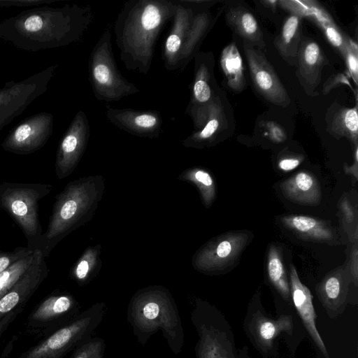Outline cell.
Here are the masks:
<instances>
[{
  "mask_svg": "<svg viewBox=\"0 0 358 358\" xmlns=\"http://www.w3.org/2000/svg\"><path fill=\"white\" fill-rule=\"evenodd\" d=\"M90 6H41L0 22V38L24 51L37 52L80 42L92 24Z\"/></svg>",
  "mask_w": 358,
  "mask_h": 358,
  "instance_id": "cell-1",
  "label": "cell"
},
{
  "mask_svg": "<svg viewBox=\"0 0 358 358\" xmlns=\"http://www.w3.org/2000/svg\"><path fill=\"white\" fill-rule=\"evenodd\" d=\"M176 8V0H130L124 4L113 31L120 59L128 70L148 73L158 38Z\"/></svg>",
  "mask_w": 358,
  "mask_h": 358,
  "instance_id": "cell-2",
  "label": "cell"
},
{
  "mask_svg": "<svg viewBox=\"0 0 358 358\" xmlns=\"http://www.w3.org/2000/svg\"><path fill=\"white\" fill-rule=\"evenodd\" d=\"M127 319L142 346L160 330L171 351L176 355L181 352L184 329L176 303L166 289L152 286L138 291L129 303Z\"/></svg>",
  "mask_w": 358,
  "mask_h": 358,
  "instance_id": "cell-3",
  "label": "cell"
},
{
  "mask_svg": "<svg viewBox=\"0 0 358 358\" xmlns=\"http://www.w3.org/2000/svg\"><path fill=\"white\" fill-rule=\"evenodd\" d=\"M52 189V185L44 183L0 184V208L18 225L27 239V247L33 250H38L44 233L38 203Z\"/></svg>",
  "mask_w": 358,
  "mask_h": 358,
  "instance_id": "cell-4",
  "label": "cell"
},
{
  "mask_svg": "<svg viewBox=\"0 0 358 358\" xmlns=\"http://www.w3.org/2000/svg\"><path fill=\"white\" fill-rule=\"evenodd\" d=\"M89 210V181L80 179L69 183L56 196L38 248L45 258L60 241L85 221Z\"/></svg>",
  "mask_w": 358,
  "mask_h": 358,
  "instance_id": "cell-5",
  "label": "cell"
},
{
  "mask_svg": "<svg viewBox=\"0 0 358 358\" xmlns=\"http://www.w3.org/2000/svg\"><path fill=\"white\" fill-rule=\"evenodd\" d=\"M88 74L94 96L100 101H118L140 92L139 88L124 77L117 69L113 53L110 24L90 54Z\"/></svg>",
  "mask_w": 358,
  "mask_h": 358,
  "instance_id": "cell-6",
  "label": "cell"
},
{
  "mask_svg": "<svg viewBox=\"0 0 358 358\" xmlns=\"http://www.w3.org/2000/svg\"><path fill=\"white\" fill-rule=\"evenodd\" d=\"M105 303L93 304L22 352L17 358H63L76 347L92 338L103 319Z\"/></svg>",
  "mask_w": 358,
  "mask_h": 358,
  "instance_id": "cell-7",
  "label": "cell"
},
{
  "mask_svg": "<svg viewBox=\"0 0 358 358\" xmlns=\"http://www.w3.org/2000/svg\"><path fill=\"white\" fill-rule=\"evenodd\" d=\"M58 64L48 66L20 81L10 80L0 88V131L43 94Z\"/></svg>",
  "mask_w": 358,
  "mask_h": 358,
  "instance_id": "cell-8",
  "label": "cell"
},
{
  "mask_svg": "<svg viewBox=\"0 0 358 358\" xmlns=\"http://www.w3.org/2000/svg\"><path fill=\"white\" fill-rule=\"evenodd\" d=\"M80 313L75 297L66 292L52 293L30 312L25 324L28 334L44 338L69 323Z\"/></svg>",
  "mask_w": 358,
  "mask_h": 358,
  "instance_id": "cell-9",
  "label": "cell"
},
{
  "mask_svg": "<svg viewBox=\"0 0 358 358\" xmlns=\"http://www.w3.org/2000/svg\"><path fill=\"white\" fill-rule=\"evenodd\" d=\"M191 321L198 334L196 358H235L231 341L220 327L215 310L198 300L191 312Z\"/></svg>",
  "mask_w": 358,
  "mask_h": 358,
  "instance_id": "cell-10",
  "label": "cell"
},
{
  "mask_svg": "<svg viewBox=\"0 0 358 358\" xmlns=\"http://www.w3.org/2000/svg\"><path fill=\"white\" fill-rule=\"evenodd\" d=\"M54 117L48 112L29 116L13 128L1 144L6 152L31 154L41 149L53 132Z\"/></svg>",
  "mask_w": 358,
  "mask_h": 358,
  "instance_id": "cell-11",
  "label": "cell"
},
{
  "mask_svg": "<svg viewBox=\"0 0 358 358\" xmlns=\"http://www.w3.org/2000/svg\"><path fill=\"white\" fill-rule=\"evenodd\" d=\"M245 231H229L208 243L199 252L196 264L202 271L213 273L232 266L249 243Z\"/></svg>",
  "mask_w": 358,
  "mask_h": 358,
  "instance_id": "cell-12",
  "label": "cell"
},
{
  "mask_svg": "<svg viewBox=\"0 0 358 358\" xmlns=\"http://www.w3.org/2000/svg\"><path fill=\"white\" fill-rule=\"evenodd\" d=\"M90 136L88 118L79 110L60 139L55 164L59 179L69 176L76 169L87 148Z\"/></svg>",
  "mask_w": 358,
  "mask_h": 358,
  "instance_id": "cell-13",
  "label": "cell"
},
{
  "mask_svg": "<svg viewBox=\"0 0 358 358\" xmlns=\"http://www.w3.org/2000/svg\"><path fill=\"white\" fill-rule=\"evenodd\" d=\"M250 74L258 92L268 101L285 107L290 103L286 89L273 68L259 50L243 42Z\"/></svg>",
  "mask_w": 358,
  "mask_h": 358,
  "instance_id": "cell-14",
  "label": "cell"
},
{
  "mask_svg": "<svg viewBox=\"0 0 358 358\" xmlns=\"http://www.w3.org/2000/svg\"><path fill=\"white\" fill-rule=\"evenodd\" d=\"M48 273L45 257L40 250H34V259L29 268L0 299V320L15 310H22Z\"/></svg>",
  "mask_w": 358,
  "mask_h": 358,
  "instance_id": "cell-15",
  "label": "cell"
},
{
  "mask_svg": "<svg viewBox=\"0 0 358 358\" xmlns=\"http://www.w3.org/2000/svg\"><path fill=\"white\" fill-rule=\"evenodd\" d=\"M106 116L112 124L134 136L154 138L159 137L162 131L163 120L158 110L107 106Z\"/></svg>",
  "mask_w": 358,
  "mask_h": 358,
  "instance_id": "cell-16",
  "label": "cell"
},
{
  "mask_svg": "<svg viewBox=\"0 0 358 358\" xmlns=\"http://www.w3.org/2000/svg\"><path fill=\"white\" fill-rule=\"evenodd\" d=\"M352 281L348 263L328 273L316 287V293L331 319L343 313Z\"/></svg>",
  "mask_w": 358,
  "mask_h": 358,
  "instance_id": "cell-17",
  "label": "cell"
},
{
  "mask_svg": "<svg viewBox=\"0 0 358 358\" xmlns=\"http://www.w3.org/2000/svg\"><path fill=\"white\" fill-rule=\"evenodd\" d=\"M194 131L183 139L185 147L199 148L213 142L224 128L226 118L220 100L215 97L192 117Z\"/></svg>",
  "mask_w": 358,
  "mask_h": 358,
  "instance_id": "cell-18",
  "label": "cell"
},
{
  "mask_svg": "<svg viewBox=\"0 0 358 358\" xmlns=\"http://www.w3.org/2000/svg\"><path fill=\"white\" fill-rule=\"evenodd\" d=\"M176 2L172 25L163 48L164 64L169 71L179 69L182 46L195 14V10L181 0H176Z\"/></svg>",
  "mask_w": 358,
  "mask_h": 358,
  "instance_id": "cell-19",
  "label": "cell"
},
{
  "mask_svg": "<svg viewBox=\"0 0 358 358\" xmlns=\"http://www.w3.org/2000/svg\"><path fill=\"white\" fill-rule=\"evenodd\" d=\"M289 280L293 303L306 330L321 352L326 358H329L325 345L315 325L316 315L313 304V296L309 289L300 280L293 264L289 266Z\"/></svg>",
  "mask_w": 358,
  "mask_h": 358,
  "instance_id": "cell-20",
  "label": "cell"
},
{
  "mask_svg": "<svg viewBox=\"0 0 358 358\" xmlns=\"http://www.w3.org/2000/svg\"><path fill=\"white\" fill-rule=\"evenodd\" d=\"M283 195L289 201L305 206H317L322 200L321 187L316 177L300 171L280 184Z\"/></svg>",
  "mask_w": 358,
  "mask_h": 358,
  "instance_id": "cell-21",
  "label": "cell"
},
{
  "mask_svg": "<svg viewBox=\"0 0 358 358\" xmlns=\"http://www.w3.org/2000/svg\"><path fill=\"white\" fill-rule=\"evenodd\" d=\"M298 75L306 90H314L320 82L324 57L318 44L310 39L300 41L298 52Z\"/></svg>",
  "mask_w": 358,
  "mask_h": 358,
  "instance_id": "cell-22",
  "label": "cell"
},
{
  "mask_svg": "<svg viewBox=\"0 0 358 358\" xmlns=\"http://www.w3.org/2000/svg\"><path fill=\"white\" fill-rule=\"evenodd\" d=\"M249 329L257 346L268 351L273 348L274 341L282 332L292 335L293 320L287 315H282L274 320L257 313L252 318Z\"/></svg>",
  "mask_w": 358,
  "mask_h": 358,
  "instance_id": "cell-23",
  "label": "cell"
},
{
  "mask_svg": "<svg viewBox=\"0 0 358 358\" xmlns=\"http://www.w3.org/2000/svg\"><path fill=\"white\" fill-rule=\"evenodd\" d=\"M281 222L285 228L304 240L330 242L335 238L329 223L320 219L301 215H289L283 216Z\"/></svg>",
  "mask_w": 358,
  "mask_h": 358,
  "instance_id": "cell-24",
  "label": "cell"
},
{
  "mask_svg": "<svg viewBox=\"0 0 358 358\" xmlns=\"http://www.w3.org/2000/svg\"><path fill=\"white\" fill-rule=\"evenodd\" d=\"M194 75L191 87V96L185 113L191 117L215 96L210 86L211 74L203 55L196 54Z\"/></svg>",
  "mask_w": 358,
  "mask_h": 358,
  "instance_id": "cell-25",
  "label": "cell"
},
{
  "mask_svg": "<svg viewBox=\"0 0 358 358\" xmlns=\"http://www.w3.org/2000/svg\"><path fill=\"white\" fill-rule=\"evenodd\" d=\"M226 18L228 24L240 35L244 41L251 45L264 47L262 33L254 15L245 8H232L227 11Z\"/></svg>",
  "mask_w": 358,
  "mask_h": 358,
  "instance_id": "cell-26",
  "label": "cell"
},
{
  "mask_svg": "<svg viewBox=\"0 0 358 358\" xmlns=\"http://www.w3.org/2000/svg\"><path fill=\"white\" fill-rule=\"evenodd\" d=\"M210 24V15L205 11L194 14L192 25L184 42L179 69L183 70L196 54L199 46Z\"/></svg>",
  "mask_w": 358,
  "mask_h": 358,
  "instance_id": "cell-27",
  "label": "cell"
},
{
  "mask_svg": "<svg viewBox=\"0 0 358 358\" xmlns=\"http://www.w3.org/2000/svg\"><path fill=\"white\" fill-rule=\"evenodd\" d=\"M220 66L229 87L235 91L242 90L245 85L241 56L235 43L226 46L221 54Z\"/></svg>",
  "mask_w": 358,
  "mask_h": 358,
  "instance_id": "cell-28",
  "label": "cell"
},
{
  "mask_svg": "<svg viewBox=\"0 0 358 358\" xmlns=\"http://www.w3.org/2000/svg\"><path fill=\"white\" fill-rule=\"evenodd\" d=\"M301 16L293 13L283 24L281 34L275 40V45L285 59L297 57L300 43V22Z\"/></svg>",
  "mask_w": 358,
  "mask_h": 358,
  "instance_id": "cell-29",
  "label": "cell"
},
{
  "mask_svg": "<svg viewBox=\"0 0 358 358\" xmlns=\"http://www.w3.org/2000/svg\"><path fill=\"white\" fill-rule=\"evenodd\" d=\"M331 131L340 136L348 138L357 146L358 114L357 108H342L333 115L329 123Z\"/></svg>",
  "mask_w": 358,
  "mask_h": 358,
  "instance_id": "cell-30",
  "label": "cell"
},
{
  "mask_svg": "<svg viewBox=\"0 0 358 358\" xmlns=\"http://www.w3.org/2000/svg\"><path fill=\"white\" fill-rule=\"evenodd\" d=\"M268 279L280 295L287 300L290 296L289 283L284 268L281 254L275 245H271L267 257Z\"/></svg>",
  "mask_w": 358,
  "mask_h": 358,
  "instance_id": "cell-31",
  "label": "cell"
},
{
  "mask_svg": "<svg viewBox=\"0 0 358 358\" xmlns=\"http://www.w3.org/2000/svg\"><path fill=\"white\" fill-rule=\"evenodd\" d=\"M310 16H313L323 29L329 42L343 54L349 44V41L343 38L329 16L315 6Z\"/></svg>",
  "mask_w": 358,
  "mask_h": 358,
  "instance_id": "cell-32",
  "label": "cell"
},
{
  "mask_svg": "<svg viewBox=\"0 0 358 358\" xmlns=\"http://www.w3.org/2000/svg\"><path fill=\"white\" fill-rule=\"evenodd\" d=\"M33 259L34 252L14 262L8 268L0 273V299L25 273L30 266Z\"/></svg>",
  "mask_w": 358,
  "mask_h": 358,
  "instance_id": "cell-33",
  "label": "cell"
},
{
  "mask_svg": "<svg viewBox=\"0 0 358 358\" xmlns=\"http://www.w3.org/2000/svg\"><path fill=\"white\" fill-rule=\"evenodd\" d=\"M189 173V178L199 187L205 204L210 205L215 196V186L212 176L200 169H194Z\"/></svg>",
  "mask_w": 358,
  "mask_h": 358,
  "instance_id": "cell-34",
  "label": "cell"
},
{
  "mask_svg": "<svg viewBox=\"0 0 358 358\" xmlns=\"http://www.w3.org/2000/svg\"><path fill=\"white\" fill-rule=\"evenodd\" d=\"M106 342L99 337H92L76 347L71 358H104Z\"/></svg>",
  "mask_w": 358,
  "mask_h": 358,
  "instance_id": "cell-35",
  "label": "cell"
},
{
  "mask_svg": "<svg viewBox=\"0 0 358 358\" xmlns=\"http://www.w3.org/2000/svg\"><path fill=\"white\" fill-rule=\"evenodd\" d=\"M343 216V224L350 241L357 242V213L356 209L347 198L342 199L339 205Z\"/></svg>",
  "mask_w": 358,
  "mask_h": 358,
  "instance_id": "cell-36",
  "label": "cell"
},
{
  "mask_svg": "<svg viewBox=\"0 0 358 358\" xmlns=\"http://www.w3.org/2000/svg\"><path fill=\"white\" fill-rule=\"evenodd\" d=\"M34 250L27 247H17L11 251L0 250V273L17 260L24 258Z\"/></svg>",
  "mask_w": 358,
  "mask_h": 358,
  "instance_id": "cell-37",
  "label": "cell"
},
{
  "mask_svg": "<svg viewBox=\"0 0 358 358\" xmlns=\"http://www.w3.org/2000/svg\"><path fill=\"white\" fill-rule=\"evenodd\" d=\"M357 45L351 40H349V44L343 54L345 58L346 64L348 71L352 77L355 83L357 84L358 78V58H357Z\"/></svg>",
  "mask_w": 358,
  "mask_h": 358,
  "instance_id": "cell-38",
  "label": "cell"
},
{
  "mask_svg": "<svg viewBox=\"0 0 358 358\" xmlns=\"http://www.w3.org/2000/svg\"><path fill=\"white\" fill-rule=\"evenodd\" d=\"M265 129L268 138L275 143H282L287 139V134L285 129L275 122H266Z\"/></svg>",
  "mask_w": 358,
  "mask_h": 358,
  "instance_id": "cell-39",
  "label": "cell"
},
{
  "mask_svg": "<svg viewBox=\"0 0 358 358\" xmlns=\"http://www.w3.org/2000/svg\"><path fill=\"white\" fill-rule=\"evenodd\" d=\"M57 0H0V7H22L48 5L57 2Z\"/></svg>",
  "mask_w": 358,
  "mask_h": 358,
  "instance_id": "cell-40",
  "label": "cell"
},
{
  "mask_svg": "<svg viewBox=\"0 0 358 358\" xmlns=\"http://www.w3.org/2000/svg\"><path fill=\"white\" fill-rule=\"evenodd\" d=\"M350 271L352 275V282L357 285L358 280V248L357 242L354 243L350 256V262L348 263Z\"/></svg>",
  "mask_w": 358,
  "mask_h": 358,
  "instance_id": "cell-41",
  "label": "cell"
},
{
  "mask_svg": "<svg viewBox=\"0 0 358 358\" xmlns=\"http://www.w3.org/2000/svg\"><path fill=\"white\" fill-rule=\"evenodd\" d=\"M301 157L283 158L278 162V167L283 171H289L296 168L302 161Z\"/></svg>",
  "mask_w": 358,
  "mask_h": 358,
  "instance_id": "cell-42",
  "label": "cell"
},
{
  "mask_svg": "<svg viewBox=\"0 0 358 358\" xmlns=\"http://www.w3.org/2000/svg\"><path fill=\"white\" fill-rule=\"evenodd\" d=\"M22 310H15L10 313L7 314L0 320V339L3 333L7 330L10 324L15 320L17 315Z\"/></svg>",
  "mask_w": 358,
  "mask_h": 358,
  "instance_id": "cell-43",
  "label": "cell"
},
{
  "mask_svg": "<svg viewBox=\"0 0 358 358\" xmlns=\"http://www.w3.org/2000/svg\"><path fill=\"white\" fill-rule=\"evenodd\" d=\"M344 83V84H347V85L350 84L348 78L345 76H343V74L337 75L335 77V78L329 79L327 82L326 85H324L323 92L324 91H326V90H327V92L329 90H331V88L334 87L338 83Z\"/></svg>",
  "mask_w": 358,
  "mask_h": 358,
  "instance_id": "cell-44",
  "label": "cell"
},
{
  "mask_svg": "<svg viewBox=\"0 0 358 358\" xmlns=\"http://www.w3.org/2000/svg\"><path fill=\"white\" fill-rule=\"evenodd\" d=\"M358 150L357 147H355V162L352 166H348L345 164L344 166V171L345 173L348 175H350L351 176H353L356 180H358Z\"/></svg>",
  "mask_w": 358,
  "mask_h": 358,
  "instance_id": "cell-45",
  "label": "cell"
},
{
  "mask_svg": "<svg viewBox=\"0 0 358 358\" xmlns=\"http://www.w3.org/2000/svg\"><path fill=\"white\" fill-rule=\"evenodd\" d=\"M238 358H243V357H238Z\"/></svg>",
  "mask_w": 358,
  "mask_h": 358,
  "instance_id": "cell-46",
  "label": "cell"
}]
</instances>
